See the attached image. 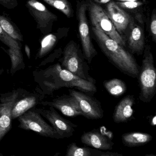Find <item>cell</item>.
Listing matches in <instances>:
<instances>
[{
	"instance_id": "6da1fadb",
	"label": "cell",
	"mask_w": 156,
	"mask_h": 156,
	"mask_svg": "<svg viewBox=\"0 0 156 156\" xmlns=\"http://www.w3.org/2000/svg\"><path fill=\"white\" fill-rule=\"evenodd\" d=\"M92 30L98 44L110 62L120 72L132 78H137L140 66L134 56L115 41L108 37L97 26Z\"/></svg>"
},
{
	"instance_id": "7a4b0ae2",
	"label": "cell",
	"mask_w": 156,
	"mask_h": 156,
	"mask_svg": "<svg viewBox=\"0 0 156 156\" xmlns=\"http://www.w3.org/2000/svg\"><path fill=\"white\" fill-rule=\"evenodd\" d=\"M43 84L49 94L62 87L75 88L90 94L97 91L95 84L75 75L63 68L59 63L43 71Z\"/></svg>"
},
{
	"instance_id": "3957f363",
	"label": "cell",
	"mask_w": 156,
	"mask_h": 156,
	"mask_svg": "<svg viewBox=\"0 0 156 156\" xmlns=\"http://www.w3.org/2000/svg\"><path fill=\"white\" fill-rule=\"evenodd\" d=\"M140 92L139 98L141 102L151 101L156 93V70L153 55L148 46L146 47L137 77Z\"/></svg>"
},
{
	"instance_id": "277c9868",
	"label": "cell",
	"mask_w": 156,
	"mask_h": 156,
	"mask_svg": "<svg viewBox=\"0 0 156 156\" xmlns=\"http://www.w3.org/2000/svg\"><path fill=\"white\" fill-rule=\"evenodd\" d=\"M84 58L75 44L71 42L64 50L61 66L75 75L95 84L96 80L89 74L90 68Z\"/></svg>"
},
{
	"instance_id": "5b68a950",
	"label": "cell",
	"mask_w": 156,
	"mask_h": 156,
	"mask_svg": "<svg viewBox=\"0 0 156 156\" xmlns=\"http://www.w3.org/2000/svg\"><path fill=\"white\" fill-rule=\"evenodd\" d=\"M19 127L25 130H32L41 136L52 138L61 139L55 129L42 117L35 109L31 108L18 118Z\"/></svg>"
},
{
	"instance_id": "8992f818",
	"label": "cell",
	"mask_w": 156,
	"mask_h": 156,
	"mask_svg": "<svg viewBox=\"0 0 156 156\" xmlns=\"http://www.w3.org/2000/svg\"><path fill=\"white\" fill-rule=\"evenodd\" d=\"M87 8L93 26H97L105 34L121 46L125 47V40L116 30L105 11L101 6L93 2L87 5Z\"/></svg>"
},
{
	"instance_id": "52a82bcc",
	"label": "cell",
	"mask_w": 156,
	"mask_h": 156,
	"mask_svg": "<svg viewBox=\"0 0 156 156\" xmlns=\"http://www.w3.org/2000/svg\"><path fill=\"white\" fill-rule=\"evenodd\" d=\"M69 94L77 102L83 116L89 119H99L104 117V110L100 101L90 94L75 89H69Z\"/></svg>"
},
{
	"instance_id": "ba28073f",
	"label": "cell",
	"mask_w": 156,
	"mask_h": 156,
	"mask_svg": "<svg viewBox=\"0 0 156 156\" xmlns=\"http://www.w3.org/2000/svg\"><path fill=\"white\" fill-rule=\"evenodd\" d=\"M26 6L37 23V29L42 34H47L51 30L54 22L57 17L37 0H28Z\"/></svg>"
},
{
	"instance_id": "9c48e42d",
	"label": "cell",
	"mask_w": 156,
	"mask_h": 156,
	"mask_svg": "<svg viewBox=\"0 0 156 156\" xmlns=\"http://www.w3.org/2000/svg\"><path fill=\"white\" fill-rule=\"evenodd\" d=\"M87 9V5L84 2L81 3L78 8V26L84 57L88 63L90 64L92 59L97 55V52L96 51L91 41L86 16Z\"/></svg>"
},
{
	"instance_id": "30bf717a",
	"label": "cell",
	"mask_w": 156,
	"mask_h": 156,
	"mask_svg": "<svg viewBox=\"0 0 156 156\" xmlns=\"http://www.w3.org/2000/svg\"><path fill=\"white\" fill-rule=\"evenodd\" d=\"M35 109L49 121L61 139L70 137L77 128V125L64 118L53 107L48 109Z\"/></svg>"
},
{
	"instance_id": "8fae6325",
	"label": "cell",
	"mask_w": 156,
	"mask_h": 156,
	"mask_svg": "<svg viewBox=\"0 0 156 156\" xmlns=\"http://www.w3.org/2000/svg\"><path fill=\"white\" fill-rule=\"evenodd\" d=\"M20 95V90H14L0 98V142L12 128V109Z\"/></svg>"
},
{
	"instance_id": "7c38bea8",
	"label": "cell",
	"mask_w": 156,
	"mask_h": 156,
	"mask_svg": "<svg viewBox=\"0 0 156 156\" xmlns=\"http://www.w3.org/2000/svg\"><path fill=\"white\" fill-rule=\"evenodd\" d=\"M44 105L49 106L58 109L64 115L70 117H76L83 116L77 102L75 99L69 95L65 94L53 99L51 101L42 102Z\"/></svg>"
},
{
	"instance_id": "4fadbf2b",
	"label": "cell",
	"mask_w": 156,
	"mask_h": 156,
	"mask_svg": "<svg viewBox=\"0 0 156 156\" xmlns=\"http://www.w3.org/2000/svg\"><path fill=\"white\" fill-rule=\"evenodd\" d=\"M82 143L99 150H112L114 142L97 129L85 132L81 137Z\"/></svg>"
},
{
	"instance_id": "5bb4252c",
	"label": "cell",
	"mask_w": 156,
	"mask_h": 156,
	"mask_svg": "<svg viewBox=\"0 0 156 156\" xmlns=\"http://www.w3.org/2000/svg\"><path fill=\"white\" fill-rule=\"evenodd\" d=\"M105 12L118 32L120 34L124 32L131 20L129 14L114 2L107 5Z\"/></svg>"
},
{
	"instance_id": "9a60e30c",
	"label": "cell",
	"mask_w": 156,
	"mask_h": 156,
	"mask_svg": "<svg viewBox=\"0 0 156 156\" xmlns=\"http://www.w3.org/2000/svg\"><path fill=\"white\" fill-rule=\"evenodd\" d=\"M135 104V97L128 95L123 98L115 107L113 118L115 123H126L135 119L133 107Z\"/></svg>"
},
{
	"instance_id": "2e32d148",
	"label": "cell",
	"mask_w": 156,
	"mask_h": 156,
	"mask_svg": "<svg viewBox=\"0 0 156 156\" xmlns=\"http://www.w3.org/2000/svg\"><path fill=\"white\" fill-rule=\"evenodd\" d=\"M130 31L128 40V46L132 53L140 55L144 48V37L143 30L131 19L129 24Z\"/></svg>"
},
{
	"instance_id": "e0dca14e",
	"label": "cell",
	"mask_w": 156,
	"mask_h": 156,
	"mask_svg": "<svg viewBox=\"0 0 156 156\" xmlns=\"http://www.w3.org/2000/svg\"><path fill=\"white\" fill-rule=\"evenodd\" d=\"M40 98L37 95L28 96L23 98L17 100L14 103L12 109L11 114L12 119L18 118L20 116L36 105Z\"/></svg>"
},
{
	"instance_id": "ac0fdd59",
	"label": "cell",
	"mask_w": 156,
	"mask_h": 156,
	"mask_svg": "<svg viewBox=\"0 0 156 156\" xmlns=\"http://www.w3.org/2000/svg\"><path fill=\"white\" fill-rule=\"evenodd\" d=\"M152 139L153 137L150 134L143 132H128L121 136L122 143L129 147L144 146L150 142Z\"/></svg>"
},
{
	"instance_id": "d6986e66",
	"label": "cell",
	"mask_w": 156,
	"mask_h": 156,
	"mask_svg": "<svg viewBox=\"0 0 156 156\" xmlns=\"http://www.w3.org/2000/svg\"><path fill=\"white\" fill-rule=\"evenodd\" d=\"M66 156H106V152L88 147H79L72 142L67 146Z\"/></svg>"
},
{
	"instance_id": "ffe728a7",
	"label": "cell",
	"mask_w": 156,
	"mask_h": 156,
	"mask_svg": "<svg viewBox=\"0 0 156 156\" xmlns=\"http://www.w3.org/2000/svg\"><path fill=\"white\" fill-rule=\"evenodd\" d=\"M104 87L111 95L119 97L124 94L127 90V85L124 81L119 78L105 80Z\"/></svg>"
},
{
	"instance_id": "44dd1931",
	"label": "cell",
	"mask_w": 156,
	"mask_h": 156,
	"mask_svg": "<svg viewBox=\"0 0 156 156\" xmlns=\"http://www.w3.org/2000/svg\"><path fill=\"white\" fill-rule=\"evenodd\" d=\"M0 25L4 31L15 41H23V36L20 31L10 20L0 15Z\"/></svg>"
},
{
	"instance_id": "7402d4cb",
	"label": "cell",
	"mask_w": 156,
	"mask_h": 156,
	"mask_svg": "<svg viewBox=\"0 0 156 156\" xmlns=\"http://www.w3.org/2000/svg\"><path fill=\"white\" fill-rule=\"evenodd\" d=\"M50 6L62 12L67 18L73 16V9L67 0H43Z\"/></svg>"
},
{
	"instance_id": "603a6c76",
	"label": "cell",
	"mask_w": 156,
	"mask_h": 156,
	"mask_svg": "<svg viewBox=\"0 0 156 156\" xmlns=\"http://www.w3.org/2000/svg\"><path fill=\"white\" fill-rule=\"evenodd\" d=\"M8 54L10 57L12 63L11 73H14L16 70H18L23 66H24L23 55L20 49H12L9 48L8 50Z\"/></svg>"
},
{
	"instance_id": "cb8c5ba5",
	"label": "cell",
	"mask_w": 156,
	"mask_h": 156,
	"mask_svg": "<svg viewBox=\"0 0 156 156\" xmlns=\"http://www.w3.org/2000/svg\"><path fill=\"white\" fill-rule=\"evenodd\" d=\"M57 39L56 36L50 34L45 36L42 41L41 47L37 55V57L41 58L49 53L55 45Z\"/></svg>"
},
{
	"instance_id": "d4e9b609",
	"label": "cell",
	"mask_w": 156,
	"mask_h": 156,
	"mask_svg": "<svg viewBox=\"0 0 156 156\" xmlns=\"http://www.w3.org/2000/svg\"><path fill=\"white\" fill-rule=\"evenodd\" d=\"M0 41L7 45L9 48L21 50V45L19 42L10 36L6 33L0 25Z\"/></svg>"
},
{
	"instance_id": "484cf974",
	"label": "cell",
	"mask_w": 156,
	"mask_h": 156,
	"mask_svg": "<svg viewBox=\"0 0 156 156\" xmlns=\"http://www.w3.org/2000/svg\"><path fill=\"white\" fill-rule=\"evenodd\" d=\"M117 4L121 9H132L138 8L142 5V3L139 1L125 2H118Z\"/></svg>"
},
{
	"instance_id": "4316f807",
	"label": "cell",
	"mask_w": 156,
	"mask_h": 156,
	"mask_svg": "<svg viewBox=\"0 0 156 156\" xmlns=\"http://www.w3.org/2000/svg\"><path fill=\"white\" fill-rule=\"evenodd\" d=\"M0 4L9 9H15L19 5L17 0H0Z\"/></svg>"
},
{
	"instance_id": "83f0119b",
	"label": "cell",
	"mask_w": 156,
	"mask_h": 156,
	"mask_svg": "<svg viewBox=\"0 0 156 156\" xmlns=\"http://www.w3.org/2000/svg\"><path fill=\"white\" fill-rule=\"evenodd\" d=\"M151 32L154 41H156V14L155 10L153 11L151 17L150 24Z\"/></svg>"
},
{
	"instance_id": "f1b7e54d",
	"label": "cell",
	"mask_w": 156,
	"mask_h": 156,
	"mask_svg": "<svg viewBox=\"0 0 156 156\" xmlns=\"http://www.w3.org/2000/svg\"><path fill=\"white\" fill-rule=\"evenodd\" d=\"M25 51L28 58L30 59V47L27 45H25Z\"/></svg>"
},
{
	"instance_id": "f546056e",
	"label": "cell",
	"mask_w": 156,
	"mask_h": 156,
	"mask_svg": "<svg viewBox=\"0 0 156 156\" xmlns=\"http://www.w3.org/2000/svg\"><path fill=\"white\" fill-rule=\"evenodd\" d=\"M150 123L152 126H155L156 124V115L152 116L151 118L150 119Z\"/></svg>"
},
{
	"instance_id": "4dcf8cb0",
	"label": "cell",
	"mask_w": 156,
	"mask_h": 156,
	"mask_svg": "<svg viewBox=\"0 0 156 156\" xmlns=\"http://www.w3.org/2000/svg\"><path fill=\"white\" fill-rule=\"evenodd\" d=\"M111 0H94V1L100 4H105L110 2Z\"/></svg>"
},
{
	"instance_id": "1f68e13d",
	"label": "cell",
	"mask_w": 156,
	"mask_h": 156,
	"mask_svg": "<svg viewBox=\"0 0 156 156\" xmlns=\"http://www.w3.org/2000/svg\"><path fill=\"white\" fill-rule=\"evenodd\" d=\"M117 1L121 2H125L137 1V0H117Z\"/></svg>"
},
{
	"instance_id": "d6a6232c",
	"label": "cell",
	"mask_w": 156,
	"mask_h": 156,
	"mask_svg": "<svg viewBox=\"0 0 156 156\" xmlns=\"http://www.w3.org/2000/svg\"><path fill=\"white\" fill-rule=\"evenodd\" d=\"M145 156H156V155H154L153 154H147L145 155Z\"/></svg>"
}]
</instances>
